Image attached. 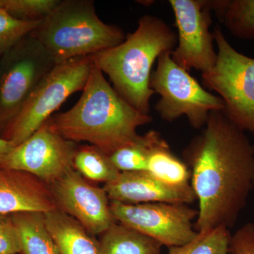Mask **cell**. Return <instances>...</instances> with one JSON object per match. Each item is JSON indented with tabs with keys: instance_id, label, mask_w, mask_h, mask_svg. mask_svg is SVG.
<instances>
[{
	"instance_id": "1",
	"label": "cell",
	"mask_w": 254,
	"mask_h": 254,
	"mask_svg": "<svg viewBox=\"0 0 254 254\" xmlns=\"http://www.w3.org/2000/svg\"><path fill=\"white\" fill-rule=\"evenodd\" d=\"M223 111H212L203 130L184 150L198 202L195 230L230 229L254 188V146Z\"/></svg>"
},
{
	"instance_id": "2",
	"label": "cell",
	"mask_w": 254,
	"mask_h": 254,
	"mask_svg": "<svg viewBox=\"0 0 254 254\" xmlns=\"http://www.w3.org/2000/svg\"><path fill=\"white\" fill-rule=\"evenodd\" d=\"M82 91L73 108L47 121L69 141L87 142L110 156L136 141L139 136L138 127L153 120L120 96L93 64Z\"/></svg>"
},
{
	"instance_id": "3",
	"label": "cell",
	"mask_w": 254,
	"mask_h": 254,
	"mask_svg": "<svg viewBox=\"0 0 254 254\" xmlns=\"http://www.w3.org/2000/svg\"><path fill=\"white\" fill-rule=\"evenodd\" d=\"M177 36L161 18L145 14L134 32L118 46L91 55L93 64L108 75L114 89L127 103L149 115L152 68L160 55L172 52Z\"/></svg>"
},
{
	"instance_id": "4",
	"label": "cell",
	"mask_w": 254,
	"mask_h": 254,
	"mask_svg": "<svg viewBox=\"0 0 254 254\" xmlns=\"http://www.w3.org/2000/svg\"><path fill=\"white\" fill-rule=\"evenodd\" d=\"M55 63L91 56L125 41L123 30L102 21L92 0H61L31 33Z\"/></svg>"
},
{
	"instance_id": "5",
	"label": "cell",
	"mask_w": 254,
	"mask_h": 254,
	"mask_svg": "<svg viewBox=\"0 0 254 254\" xmlns=\"http://www.w3.org/2000/svg\"><path fill=\"white\" fill-rule=\"evenodd\" d=\"M92 66L91 56L57 64L42 78L0 136L15 146L26 141L71 95L83 91Z\"/></svg>"
},
{
	"instance_id": "6",
	"label": "cell",
	"mask_w": 254,
	"mask_h": 254,
	"mask_svg": "<svg viewBox=\"0 0 254 254\" xmlns=\"http://www.w3.org/2000/svg\"><path fill=\"white\" fill-rule=\"evenodd\" d=\"M213 36L218 48L216 63L213 69L202 73V83L223 100L227 118L254 135V58L237 51L219 26Z\"/></svg>"
},
{
	"instance_id": "7",
	"label": "cell",
	"mask_w": 254,
	"mask_h": 254,
	"mask_svg": "<svg viewBox=\"0 0 254 254\" xmlns=\"http://www.w3.org/2000/svg\"><path fill=\"white\" fill-rule=\"evenodd\" d=\"M170 53L160 55L150 77V88L160 95L155 110L168 123L185 116L193 128H203L210 113L223 111L225 103L220 97L210 93L189 71L177 64Z\"/></svg>"
},
{
	"instance_id": "8",
	"label": "cell",
	"mask_w": 254,
	"mask_h": 254,
	"mask_svg": "<svg viewBox=\"0 0 254 254\" xmlns=\"http://www.w3.org/2000/svg\"><path fill=\"white\" fill-rule=\"evenodd\" d=\"M55 65L51 55L31 34L0 56V136Z\"/></svg>"
},
{
	"instance_id": "9",
	"label": "cell",
	"mask_w": 254,
	"mask_h": 254,
	"mask_svg": "<svg viewBox=\"0 0 254 254\" xmlns=\"http://www.w3.org/2000/svg\"><path fill=\"white\" fill-rule=\"evenodd\" d=\"M115 220L168 248L188 243L198 235L193 221L198 210L187 204L148 203L128 204L110 201Z\"/></svg>"
},
{
	"instance_id": "10",
	"label": "cell",
	"mask_w": 254,
	"mask_h": 254,
	"mask_svg": "<svg viewBox=\"0 0 254 254\" xmlns=\"http://www.w3.org/2000/svg\"><path fill=\"white\" fill-rule=\"evenodd\" d=\"M178 35L171 52L177 64L190 71L192 68L207 73L213 69L217 60L214 49L212 24V1L170 0Z\"/></svg>"
},
{
	"instance_id": "11",
	"label": "cell",
	"mask_w": 254,
	"mask_h": 254,
	"mask_svg": "<svg viewBox=\"0 0 254 254\" xmlns=\"http://www.w3.org/2000/svg\"><path fill=\"white\" fill-rule=\"evenodd\" d=\"M78 146L46 122L11 150L1 168L31 174L50 186L73 169Z\"/></svg>"
},
{
	"instance_id": "12",
	"label": "cell",
	"mask_w": 254,
	"mask_h": 254,
	"mask_svg": "<svg viewBox=\"0 0 254 254\" xmlns=\"http://www.w3.org/2000/svg\"><path fill=\"white\" fill-rule=\"evenodd\" d=\"M57 209L76 220L93 236L116 222L104 189L93 185L74 168L50 185Z\"/></svg>"
},
{
	"instance_id": "13",
	"label": "cell",
	"mask_w": 254,
	"mask_h": 254,
	"mask_svg": "<svg viewBox=\"0 0 254 254\" xmlns=\"http://www.w3.org/2000/svg\"><path fill=\"white\" fill-rule=\"evenodd\" d=\"M110 201L128 204L171 203L190 204L196 200L190 185L174 187L160 182L148 172H121L103 187Z\"/></svg>"
},
{
	"instance_id": "14",
	"label": "cell",
	"mask_w": 254,
	"mask_h": 254,
	"mask_svg": "<svg viewBox=\"0 0 254 254\" xmlns=\"http://www.w3.org/2000/svg\"><path fill=\"white\" fill-rule=\"evenodd\" d=\"M57 209L50 186L31 174L0 168V215Z\"/></svg>"
},
{
	"instance_id": "15",
	"label": "cell",
	"mask_w": 254,
	"mask_h": 254,
	"mask_svg": "<svg viewBox=\"0 0 254 254\" xmlns=\"http://www.w3.org/2000/svg\"><path fill=\"white\" fill-rule=\"evenodd\" d=\"M44 215L60 254H99L98 241L76 220L58 209Z\"/></svg>"
},
{
	"instance_id": "16",
	"label": "cell",
	"mask_w": 254,
	"mask_h": 254,
	"mask_svg": "<svg viewBox=\"0 0 254 254\" xmlns=\"http://www.w3.org/2000/svg\"><path fill=\"white\" fill-rule=\"evenodd\" d=\"M100 236L99 254H161V244L117 221Z\"/></svg>"
},
{
	"instance_id": "17",
	"label": "cell",
	"mask_w": 254,
	"mask_h": 254,
	"mask_svg": "<svg viewBox=\"0 0 254 254\" xmlns=\"http://www.w3.org/2000/svg\"><path fill=\"white\" fill-rule=\"evenodd\" d=\"M17 229L21 254H60L48 230L44 214L25 212L11 215Z\"/></svg>"
},
{
	"instance_id": "18",
	"label": "cell",
	"mask_w": 254,
	"mask_h": 254,
	"mask_svg": "<svg viewBox=\"0 0 254 254\" xmlns=\"http://www.w3.org/2000/svg\"><path fill=\"white\" fill-rule=\"evenodd\" d=\"M166 142L160 132L150 130L143 135H139L131 144L114 152L110 156V160L120 173L146 172L150 154Z\"/></svg>"
},
{
	"instance_id": "19",
	"label": "cell",
	"mask_w": 254,
	"mask_h": 254,
	"mask_svg": "<svg viewBox=\"0 0 254 254\" xmlns=\"http://www.w3.org/2000/svg\"><path fill=\"white\" fill-rule=\"evenodd\" d=\"M213 11L233 36L254 39V0H213Z\"/></svg>"
},
{
	"instance_id": "20",
	"label": "cell",
	"mask_w": 254,
	"mask_h": 254,
	"mask_svg": "<svg viewBox=\"0 0 254 254\" xmlns=\"http://www.w3.org/2000/svg\"><path fill=\"white\" fill-rule=\"evenodd\" d=\"M146 172L169 186H190V173L186 163L173 154L168 142L158 147L150 154Z\"/></svg>"
},
{
	"instance_id": "21",
	"label": "cell",
	"mask_w": 254,
	"mask_h": 254,
	"mask_svg": "<svg viewBox=\"0 0 254 254\" xmlns=\"http://www.w3.org/2000/svg\"><path fill=\"white\" fill-rule=\"evenodd\" d=\"M73 168L89 181L107 184L117 178L120 172L110 156L92 145L78 146L73 160Z\"/></svg>"
},
{
	"instance_id": "22",
	"label": "cell",
	"mask_w": 254,
	"mask_h": 254,
	"mask_svg": "<svg viewBox=\"0 0 254 254\" xmlns=\"http://www.w3.org/2000/svg\"><path fill=\"white\" fill-rule=\"evenodd\" d=\"M231 236L230 229L225 226L198 232L197 236L188 243L170 247L168 254H231Z\"/></svg>"
},
{
	"instance_id": "23",
	"label": "cell",
	"mask_w": 254,
	"mask_h": 254,
	"mask_svg": "<svg viewBox=\"0 0 254 254\" xmlns=\"http://www.w3.org/2000/svg\"><path fill=\"white\" fill-rule=\"evenodd\" d=\"M61 0H0V9L13 17L27 21H41Z\"/></svg>"
},
{
	"instance_id": "24",
	"label": "cell",
	"mask_w": 254,
	"mask_h": 254,
	"mask_svg": "<svg viewBox=\"0 0 254 254\" xmlns=\"http://www.w3.org/2000/svg\"><path fill=\"white\" fill-rule=\"evenodd\" d=\"M40 22L17 19L0 9V56L31 34Z\"/></svg>"
},
{
	"instance_id": "25",
	"label": "cell",
	"mask_w": 254,
	"mask_h": 254,
	"mask_svg": "<svg viewBox=\"0 0 254 254\" xmlns=\"http://www.w3.org/2000/svg\"><path fill=\"white\" fill-rule=\"evenodd\" d=\"M20 253L19 236L11 215H0V254Z\"/></svg>"
},
{
	"instance_id": "26",
	"label": "cell",
	"mask_w": 254,
	"mask_h": 254,
	"mask_svg": "<svg viewBox=\"0 0 254 254\" xmlns=\"http://www.w3.org/2000/svg\"><path fill=\"white\" fill-rule=\"evenodd\" d=\"M231 254H254V223L248 222L231 236Z\"/></svg>"
},
{
	"instance_id": "27",
	"label": "cell",
	"mask_w": 254,
	"mask_h": 254,
	"mask_svg": "<svg viewBox=\"0 0 254 254\" xmlns=\"http://www.w3.org/2000/svg\"><path fill=\"white\" fill-rule=\"evenodd\" d=\"M15 147L11 141L0 136V168H1L5 158Z\"/></svg>"
}]
</instances>
